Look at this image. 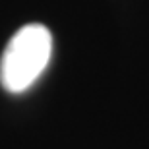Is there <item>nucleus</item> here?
Here are the masks:
<instances>
[{
  "instance_id": "nucleus-1",
  "label": "nucleus",
  "mask_w": 149,
  "mask_h": 149,
  "mask_svg": "<svg viewBox=\"0 0 149 149\" xmlns=\"http://www.w3.org/2000/svg\"><path fill=\"white\" fill-rule=\"evenodd\" d=\"M52 54V35L41 23L23 25L0 58V83L8 93H23L39 79Z\"/></svg>"
}]
</instances>
